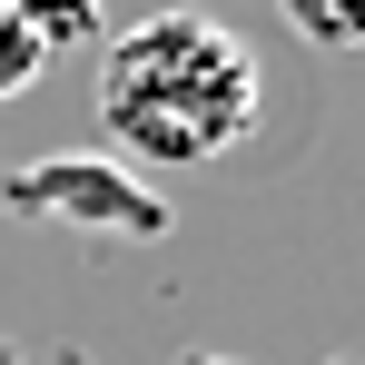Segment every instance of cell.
Here are the masks:
<instances>
[{
    "label": "cell",
    "instance_id": "obj_1",
    "mask_svg": "<svg viewBox=\"0 0 365 365\" xmlns=\"http://www.w3.org/2000/svg\"><path fill=\"white\" fill-rule=\"evenodd\" d=\"M257 119V60L217 10H158L99 40V128L148 168H207Z\"/></svg>",
    "mask_w": 365,
    "mask_h": 365
},
{
    "label": "cell",
    "instance_id": "obj_5",
    "mask_svg": "<svg viewBox=\"0 0 365 365\" xmlns=\"http://www.w3.org/2000/svg\"><path fill=\"white\" fill-rule=\"evenodd\" d=\"M40 69H50V60L30 50V30H20V20H10V0H0V99H20Z\"/></svg>",
    "mask_w": 365,
    "mask_h": 365
},
{
    "label": "cell",
    "instance_id": "obj_4",
    "mask_svg": "<svg viewBox=\"0 0 365 365\" xmlns=\"http://www.w3.org/2000/svg\"><path fill=\"white\" fill-rule=\"evenodd\" d=\"M287 10V30L316 40V50H356L365 40V0H277Z\"/></svg>",
    "mask_w": 365,
    "mask_h": 365
},
{
    "label": "cell",
    "instance_id": "obj_3",
    "mask_svg": "<svg viewBox=\"0 0 365 365\" xmlns=\"http://www.w3.org/2000/svg\"><path fill=\"white\" fill-rule=\"evenodd\" d=\"M10 20L30 30V50H40V60H60V50H99V40H109L99 0H10Z\"/></svg>",
    "mask_w": 365,
    "mask_h": 365
},
{
    "label": "cell",
    "instance_id": "obj_8",
    "mask_svg": "<svg viewBox=\"0 0 365 365\" xmlns=\"http://www.w3.org/2000/svg\"><path fill=\"white\" fill-rule=\"evenodd\" d=\"M0 365H20V346H0Z\"/></svg>",
    "mask_w": 365,
    "mask_h": 365
},
{
    "label": "cell",
    "instance_id": "obj_6",
    "mask_svg": "<svg viewBox=\"0 0 365 365\" xmlns=\"http://www.w3.org/2000/svg\"><path fill=\"white\" fill-rule=\"evenodd\" d=\"M178 365H227V356H178Z\"/></svg>",
    "mask_w": 365,
    "mask_h": 365
},
{
    "label": "cell",
    "instance_id": "obj_7",
    "mask_svg": "<svg viewBox=\"0 0 365 365\" xmlns=\"http://www.w3.org/2000/svg\"><path fill=\"white\" fill-rule=\"evenodd\" d=\"M168 10H207V0H168Z\"/></svg>",
    "mask_w": 365,
    "mask_h": 365
},
{
    "label": "cell",
    "instance_id": "obj_2",
    "mask_svg": "<svg viewBox=\"0 0 365 365\" xmlns=\"http://www.w3.org/2000/svg\"><path fill=\"white\" fill-rule=\"evenodd\" d=\"M0 197L20 217H69V227H99V237H168V197L138 187L119 158H89V148H60V158L10 168Z\"/></svg>",
    "mask_w": 365,
    "mask_h": 365
}]
</instances>
